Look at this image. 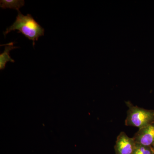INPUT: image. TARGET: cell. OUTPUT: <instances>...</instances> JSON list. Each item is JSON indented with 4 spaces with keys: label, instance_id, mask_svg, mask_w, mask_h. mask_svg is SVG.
<instances>
[{
    "label": "cell",
    "instance_id": "3",
    "mask_svg": "<svg viewBox=\"0 0 154 154\" xmlns=\"http://www.w3.org/2000/svg\"><path fill=\"white\" fill-rule=\"evenodd\" d=\"M136 143L133 138L128 136L124 132L119 134L114 146L115 154H132Z\"/></svg>",
    "mask_w": 154,
    "mask_h": 154
},
{
    "label": "cell",
    "instance_id": "2",
    "mask_svg": "<svg viewBox=\"0 0 154 154\" xmlns=\"http://www.w3.org/2000/svg\"><path fill=\"white\" fill-rule=\"evenodd\" d=\"M125 103L128 108L125 120L126 126L135 127L140 129L154 122V110L134 106L129 101Z\"/></svg>",
    "mask_w": 154,
    "mask_h": 154
},
{
    "label": "cell",
    "instance_id": "8",
    "mask_svg": "<svg viewBox=\"0 0 154 154\" xmlns=\"http://www.w3.org/2000/svg\"><path fill=\"white\" fill-rule=\"evenodd\" d=\"M152 146L154 150V143L153 144V145Z\"/></svg>",
    "mask_w": 154,
    "mask_h": 154
},
{
    "label": "cell",
    "instance_id": "6",
    "mask_svg": "<svg viewBox=\"0 0 154 154\" xmlns=\"http://www.w3.org/2000/svg\"><path fill=\"white\" fill-rule=\"evenodd\" d=\"M25 1L22 0H1L0 7L2 9H13L19 11V9L24 6Z\"/></svg>",
    "mask_w": 154,
    "mask_h": 154
},
{
    "label": "cell",
    "instance_id": "1",
    "mask_svg": "<svg viewBox=\"0 0 154 154\" xmlns=\"http://www.w3.org/2000/svg\"><path fill=\"white\" fill-rule=\"evenodd\" d=\"M18 12L15 22L4 32V36L12 31L19 30L17 33H22L29 40L33 41V46L35 45V41H38L40 36L44 35V28L39 25L30 14L26 16L23 15L20 11Z\"/></svg>",
    "mask_w": 154,
    "mask_h": 154
},
{
    "label": "cell",
    "instance_id": "4",
    "mask_svg": "<svg viewBox=\"0 0 154 154\" xmlns=\"http://www.w3.org/2000/svg\"><path fill=\"white\" fill-rule=\"evenodd\" d=\"M133 138L136 143L152 146L154 143V122L139 129Z\"/></svg>",
    "mask_w": 154,
    "mask_h": 154
},
{
    "label": "cell",
    "instance_id": "7",
    "mask_svg": "<svg viewBox=\"0 0 154 154\" xmlns=\"http://www.w3.org/2000/svg\"><path fill=\"white\" fill-rule=\"evenodd\" d=\"M132 154H154V150L152 146H143L137 143Z\"/></svg>",
    "mask_w": 154,
    "mask_h": 154
},
{
    "label": "cell",
    "instance_id": "5",
    "mask_svg": "<svg viewBox=\"0 0 154 154\" xmlns=\"http://www.w3.org/2000/svg\"><path fill=\"white\" fill-rule=\"evenodd\" d=\"M14 44V42H11L5 45V51L0 54V69L1 70L5 68L6 64L8 62H15V60L10 56V52L12 50L19 48V47H15Z\"/></svg>",
    "mask_w": 154,
    "mask_h": 154
}]
</instances>
